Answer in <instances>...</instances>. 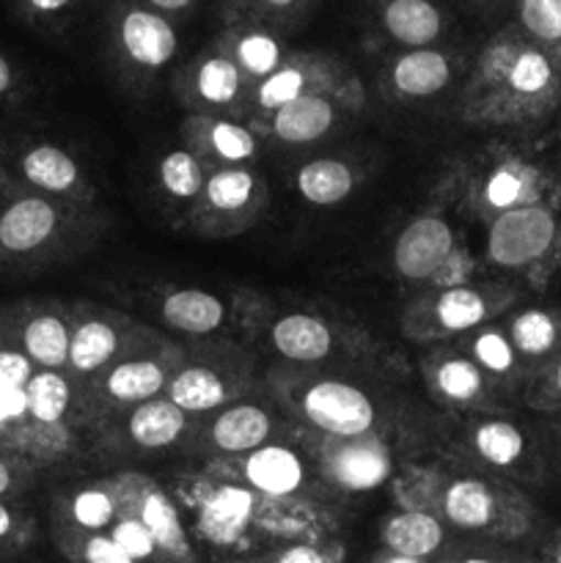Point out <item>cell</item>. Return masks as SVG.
<instances>
[{"label": "cell", "mask_w": 561, "mask_h": 563, "mask_svg": "<svg viewBox=\"0 0 561 563\" xmlns=\"http://www.w3.org/2000/svg\"><path fill=\"white\" fill-rule=\"evenodd\" d=\"M490 86L501 88L520 104L548 102L561 88V69L526 33L506 31L495 38L482 58Z\"/></svg>", "instance_id": "obj_1"}, {"label": "cell", "mask_w": 561, "mask_h": 563, "mask_svg": "<svg viewBox=\"0 0 561 563\" xmlns=\"http://www.w3.org/2000/svg\"><path fill=\"white\" fill-rule=\"evenodd\" d=\"M559 240V220L548 207L528 203L495 218L487 234V256L498 267L520 269L553 251Z\"/></svg>", "instance_id": "obj_2"}, {"label": "cell", "mask_w": 561, "mask_h": 563, "mask_svg": "<svg viewBox=\"0 0 561 563\" xmlns=\"http://www.w3.org/2000/svg\"><path fill=\"white\" fill-rule=\"evenodd\" d=\"M113 38L121 58L143 71L165 69L179 49V36L170 16L138 0H116Z\"/></svg>", "instance_id": "obj_3"}, {"label": "cell", "mask_w": 561, "mask_h": 563, "mask_svg": "<svg viewBox=\"0 0 561 563\" xmlns=\"http://www.w3.org/2000/svg\"><path fill=\"white\" fill-rule=\"evenodd\" d=\"M61 209L38 192H11L0 203V262H28L55 242Z\"/></svg>", "instance_id": "obj_4"}, {"label": "cell", "mask_w": 561, "mask_h": 563, "mask_svg": "<svg viewBox=\"0 0 561 563\" xmlns=\"http://www.w3.org/2000/svg\"><path fill=\"white\" fill-rule=\"evenodd\" d=\"M302 416L341 440L363 438L374 427V405L361 388L336 379H322L302 394Z\"/></svg>", "instance_id": "obj_5"}, {"label": "cell", "mask_w": 561, "mask_h": 563, "mask_svg": "<svg viewBox=\"0 0 561 563\" xmlns=\"http://www.w3.org/2000/svg\"><path fill=\"white\" fill-rule=\"evenodd\" d=\"M454 231L440 218H418L407 225L394 245V264L407 280H427L451 256Z\"/></svg>", "instance_id": "obj_6"}, {"label": "cell", "mask_w": 561, "mask_h": 563, "mask_svg": "<svg viewBox=\"0 0 561 563\" xmlns=\"http://www.w3.org/2000/svg\"><path fill=\"white\" fill-rule=\"evenodd\" d=\"M377 20L391 42L421 49L440 42L449 16L440 0H380Z\"/></svg>", "instance_id": "obj_7"}, {"label": "cell", "mask_w": 561, "mask_h": 563, "mask_svg": "<svg viewBox=\"0 0 561 563\" xmlns=\"http://www.w3.org/2000/svg\"><path fill=\"white\" fill-rule=\"evenodd\" d=\"M253 511H256V498H253L251 489L223 484L201 500L198 531L207 542L218 544V548H234L245 537Z\"/></svg>", "instance_id": "obj_8"}, {"label": "cell", "mask_w": 561, "mask_h": 563, "mask_svg": "<svg viewBox=\"0 0 561 563\" xmlns=\"http://www.w3.org/2000/svg\"><path fill=\"white\" fill-rule=\"evenodd\" d=\"M328 473L346 493H369L391 476V454L372 438H352L328 456Z\"/></svg>", "instance_id": "obj_9"}, {"label": "cell", "mask_w": 561, "mask_h": 563, "mask_svg": "<svg viewBox=\"0 0 561 563\" xmlns=\"http://www.w3.org/2000/svg\"><path fill=\"white\" fill-rule=\"evenodd\" d=\"M14 176L38 196H64L80 181V168L66 148L55 143H31L14 154Z\"/></svg>", "instance_id": "obj_10"}, {"label": "cell", "mask_w": 561, "mask_h": 563, "mask_svg": "<svg viewBox=\"0 0 561 563\" xmlns=\"http://www.w3.org/2000/svg\"><path fill=\"white\" fill-rule=\"evenodd\" d=\"M72 330L53 311H33L16 324L14 346L42 372H61L69 363Z\"/></svg>", "instance_id": "obj_11"}, {"label": "cell", "mask_w": 561, "mask_h": 563, "mask_svg": "<svg viewBox=\"0 0 561 563\" xmlns=\"http://www.w3.org/2000/svg\"><path fill=\"white\" fill-rule=\"evenodd\" d=\"M454 75V64L449 55L438 47L405 49L391 64V86L399 93L413 99L435 97L449 86Z\"/></svg>", "instance_id": "obj_12"}, {"label": "cell", "mask_w": 561, "mask_h": 563, "mask_svg": "<svg viewBox=\"0 0 561 563\" xmlns=\"http://www.w3.org/2000/svg\"><path fill=\"white\" fill-rule=\"evenodd\" d=\"M245 478L253 489L270 498L295 495L306 482L302 460L286 445H262L245 460Z\"/></svg>", "instance_id": "obj_13"}, {"label": "cell", "mask_w": 561, "mask_h": 563, "mask_svg": "<svg viewBox=\"0 0 561 563\" xmlns=\"http://www.w3.org/2000/svg\"><path fill=\"white\" fill-rule=\"evenodd\" d=\"M229 58L240 66V71L253 80H264L275 69L286 64V53L280 38L270 27L240 22L229 33Z\"/></svg>", "instance_id": "obj_14"}, {"label": "cell", "mask_w": 561, "mask_h": 563, "mask_svg": "<svg viewBox=\"0 0 561 563\" xmlns=\"http://www.w3.org/2000/svg\"><path fill=\"white\" fill-rule=\"evenodd\" d=\"M273 344L289 361L314 363L330 355L333 335L322 319L311 317V313H289L275 322Z\"/></svg>", "instance_id": "obj_15"}, {"label": "cell", "mask_w": 561, "mask_h": 563, "mask_svg": "<svg viewBox=\"0 0 561 563\" xmlns=\"http://www.w3.org/2000/svg\"><path fill=\"white\" fill-rule=\"evenodd\" d=\"M333 102L322 93H302L300 99L273 113V132L286 143H311L333 126Z\"/></svg>", "instance_id": "obj_16"}, {"label": "cell", "mask_w": 561, "mask_h": 563, "mask_svg": "<svg viewBox=\"0 0 561 563\" xmlns=\"http://www.w3.org/2000/svg\"><path fill=\"white\" fill-rule=\"evenodd\" d=\"M209 438L226 454H251L262 449L270 438V416L262 407L237 405L218 416L209 429Z\"/></svg>", "instance_id": "obj_17"}, {"label": "cell", "mask_w": 561, "mask_h": 563, "mask_svg": "<svg viewBox=\"0 0 561 563\" xmlns=\"http://www.w3.org/2000/svg\"><path fill=\"white\" fill-rule=\"evenodd\" d=\"M383 539L394 555L424 561L443 544V526L427 511H402L385 522Z\"/></svg>", "instance_id": "obj_18"}, {"label": "cell", "mask_w": 561, "mask_h": 563, "mask_svg": "<svg viewBox=\"0 0 561 563\" xmlns=\"http://www.w3.org/2000/svg\"><path fill=\"white\" fill-rule=\"evenodd\" d=\"M446 520L460 531H484L498 517V500L479 478H460L446 489Z\"/></svg>", "instance_id": "obj_19"}, {"label": "cell", "mask_w": 561, "mask_h": 563, "mask_svg": "<svg viewBox=\"0 0 561 563\" xmlns=\"http://www.w3.org/2000/svg\"><path fill=\"white\" fill-rule=\"evenodd\" d=\"M187 416L174 405L170 399H148L132 410L130 438L135 440L141 449H165V445L176 443L179 434L185 432Z\"/></svg>", "instance_id": "obj_20"}, {"label": "cell", "mask_w": 561, "mask_h": 563, "mask_svg": "<svg viewBox=\"0 0 561 563\" xmlns=\"http://www.w3.org/2000/svg\"><path fill=\"white\" fill-rule=\"evenodd\" d=\"M141 522L148 528L160 553H165L176 563L193 561V548L187 542L185 526H182L179 511L170 504L168 495L148 493L141 504Z\"/></svg>", "instance_id": "obj_21"}, {"label": "cell", "mask_w": 561, "mask_h": 563, "mask_svg": "<svg viewBox=\"0 0 561 563\" xmlns=\"http://www.w3.org/2000/svg\"><path fill=\"white\" fill-rule=\"evenodd\" d=\"M223 302L201 289H182L165 297L163 319L182 333H212L223 322Z\"/></svg>", "instance_id": "obj_22"}, {"label": "cell", "mask_w": 561, "mask_h": 563, "mask_svg": "<svg viewBox=\"0 0 561 563\" xmlns=\"http://www.w3.org/2000/svg\"><path fill=\"white\" fill-rule=\"evenodd\" d=\"M168 399L182 412H209L229 399V388L218 372L207 366H190L170 379Z\"/></svg>", "instance_id": "obj_23"}, {"label": "cell", "mask_w": 561, "mask_h": 563, "mask_svg": "<svg viewBox=\"0 0 561 563\" xmlns=\"http://www.w3.org/2000/svg\"><path fill=\"white\" fill-rule=\"evenodd\" d=\"M297 190L308 203L333 207L352 192V170L339 159H314L297 170Z\"/></svg>", "instance_id": "obj_24"}, {"label": "cell", "mask_w": 561, "mask_h": 563, "mask_svg": "<svg viewBox=\"0 0 561 563\" xmlns=\"http://www.w3.org/2000/svg\"><path fill=\"white\" fill-rule=\"evenodd\" d=\"M517 27L561 69V0H515Z\"/></svg>", "instance_id": "obj_25"}, {"label": "cell", "mask_w": 561, "mask_h": 563, "mask_svg": "<svg viewBox=\"0 0 561 563\" xmlns=\"http://www.w3.org/2000/svg\"><path fill=\"white\" fill-rule=\"evenodd\" d=\"M119 350V335L108 322L88 319L72 330L69 363L66 366L77 374H91L102 368Z\"/></svg>", "instance_id": "obj_26"}, {"label": "cell", "mask_w": 561, "mask_h": 563, "mask_svg": "<svg viewBox=\"0 0 561 563\" xmlns=\"http://www.w3.org/2000/svg\"><path fill=\"white\" fill-rule=\"evenodd\" d=\"M165 372L154 361H127L110 368L105 388L110 399L124 405H143L163 390Z\"/></svg>", "instance_id": "obj_27"}, {"label": "cell", "mask_w": 561, "mask_h": 563, "mask_svg": "<svg viewBox=\"0 0 561 563\" xmlns=\"http://www.w3.org/2000/svg\"><path fill=\"white\" fill-rule=\"evenodd\" d=\"M242 82H245V75L229 58L226 49L204 55L201 64L196 66V75H193V88L207 104L234 102L237 93L242 91Z\"/></svg>", "instance_id": "obj_28"}, {"label": "cell", "mask_w": 561, "mask_h": 563, "mask_svg": "<svg viewBox=\"0 0 561 563\" xmlns=\"http://www.w3.org/2000/svg\"><path fill=\"white\" fill-rule=\"evenodd\" d=\"M509 341L520 355L526 357H544L556 352L561 341V322L550 311H522L512 319Z\"/></svg>", "instance_id": "obj_29"}, {"label": "cell", "mask_w": 561, "mask_h": 563, "mask_svg": "<svg viewBox=\"0 0 561 563\" xmlns=\"http://www.w3.org/2000/svg\"><path fill=\"white\" fill-rule=\"evenodd\" d=\"M473 449L495 467H512L526 454V434L509 421H487L473 432Z\"/></svg>", "instance_id": "obj_30"}, {"label": "cell", "mask_w": 561, "mask_h": 563, "mask_svg": "<svg viewBox=\"0 0 561 563\" xmlns=\"http://www.w3.org/2000/svg\"><path fill=\"white\" fill-rule=\"evenodd\" d=\"M311 86V66L297 64V60H286L280 69H275L273 75H267L264 80H258L256 86V102L264 110H280L289 102L300 99L302 93H308Z\"/></svg>", "instance_id": "obj_31"}, {"label": "cell", "mask_w": 561, "mask_h": 563, "mask_svg": "<svg viewBox=\"0 0 561 563\" xmlns=\"http://www.w3.org/2000/svg\"><path fill=\"white\" fill-rule=\"evenodd\" d=\"M25 390L28 410L36 423H58L69 410V383L61 372H36Z\"/></svg>", "instance_id": "obj_32"}, {"label": "cell", "mask_w": 561, "mask_h": 563, "mask_svg": "<svg viewBox=\"0 0 561 563\" xmlns=\"http://www.w3.org/2000/svg\"><path fill=\"white\" fill-rule=\"evenodd\" d=\"M534 192H537V187H534V174L526 168H517V165L495 168L493 174H490L487 185H484V198H487L490 207L498 209V214L534 203L531 198H537Z\"/></svg>", "instance_id": "obj_33"}, {"label": "cell", "mask_w": 561, "mask_h": 563, "mask_svg": "<svg viewBox=\"0 0 561 563\" xmlns=\"http://www.w3.org/2000/svg\"><path fill=\"white\" fill-rule=\"evenodd\" d=\"M435 313H438L440 328L451 330V333H462V330H471L484 322V317H487V300L479 291L465 289V286H454V289L443 291L438 297Z\"/></svg>", "instance_id": "obj_34"}, {"label": "cell", "mask_w": 561, "mask_h": 563, "mask_svg": "<svg viewBox=\"0 0 561 563\" xmlns=\"http://www.w3.org/2000/svg\"><path fill=\"white\" fill-rule=\"evenodd\" d=\"M253 187H256V181H253L251 170L223 168L209 176L204 190H207L209 207L220 209V212H240L253 198Z\"/></svg>", "instance_id": "obj_35"}, {"label": "cell", "mask_w": 561, "mask_h": 563, "mask_svg": "<svg viewBox=\"0 0 561 563\" xmlns=\"http://www.w3.org/2000/svg\"><path fill=\"white\" fill-rule=\"evenodd\" d=\"M435 383H438L440 394L451 401H473L484 390L482 368L465 357H451V361L440 363Z\"/></svg>", "instance_id": "obj_36"}, {"label": "cell", "mask_w": 561, "mask_h": 563, "mask_svg": "<svg viewBox=\"0 0 561 563\" xmlns=\"http://www.w3.org/2000/svg\"><path fill=\"white\" fill-rule=\"evenodd\" d=\"M160 181L174 198H196L204 187V174L190 152H170L160 163Z\"/></svg>", "instance_id": "obj_37"}, {"label": "cell", "mask_w": 561, "mask_h": 563, "mask_svg": "<svg viewBox=\"0 0 561 563\" xmlns=\"http://www.w3.org/2000/svg\"><path fill=\"white\" fill-rule=\"evenodd\" d=\"M69 515L72 522H75L80 531L86 533H102L105 528L113 526L116 517V506L113 498L102 489H82L72 498L69 504Z\"/></svg>", "instance_id": "obj_38"}, {"label": "cell", "mask_w": 561, "mask_h": 563, "mask_svg": "<svg viewBox=\"0 0 561 563\" xmlns=\"http://www.w3.org/2000/svg\"><path fill=\"white\" fill-rule=\"evenodd\" d=\"M473 357L476 366L490 374H509L517 363V350L512 346L509 335L498 333V330H484L473 341Z\"/></svg>", "instance_id": "obj_39"}, {"label": "cell", "mask_w": 561, "mask_h": 563, "mask_svg": "<svg viewBox=\"0 0 561 563\" xmlns=\"http://www.w3.org/2000/svg\"><path fill=\"white\" fill-rule=\"evenodd\" d=\"M108 537L113 539V542L135 563H148L160 555L157 544H154L152 533L143 526L141 517H124V520H119L116 526H110Z\"/></svg>", "instance_id": "obj_40"}, {"label": "cell", "mask_w": 561, "mask_h": 563, "mask_svg": "<svg viewBox=\"0 0 561 563\" xmlns=\"http://www.w3.org/2000/svg\"><path fill=\"white\" fill-rule=\"evenodd\" d=\"M240 22L267 27L270 22H280L284 16L297 14L308 5V0H231Z\"/></svg>", "instance_id": "obj_41"}, {"label": "cell", "mask_w": 561, "mask_h": 563, "mask_svg": "<svg viewBox=\"0 0 561 563\" xmlns=\"http://www.w3.org/2000/svg\"><path fill=\"white\" fill-rule=\"evenodd\" d=\"M209 141H212L215 152L229 159V163H242V159L253 157V152H256L253 135L237 121H218L209 132Z\"/></svg>", "instance_id": "obj_42"}, {"label": "cell", "mask_w": 561, "mask_h": 563, "mask_svg": "<svg viewBox=\"0 0 561 563\" xmlns=\"http://www.w3.org/2000/svg\"><path fill=\"white\" fill-rule=\"evenodd\" d=\"M82 0H11L16 14L33 27L61 25L72 16V11L80 9Z\"/></svg>", "instance_id": "obj_43"}, {"label": "cell", "mask_w": 561, "mask_h": 563, "mask_svg": "<svg viewBox=\"0 0 561 563\" xmlns=\"http://www.w3.org/2000/svg\"><path fill=\"white\" fill-rule=\"evenodd\" d=\"M28 542V517L16 498H0V561L20 553Z\"/></svg>", "instance_id": "obj_44"}, {"label": "cell", "mask_w": 561, "mask_h": 563, "mask_svg": "<svg viewBox=\"0 0 561 563\" xmlns=\"http://www.w3.org/2000/svg\"><path fill=\"white\" fill-rule=\"evenodd\" d=\"M82 563H135L108 533H88L77 550Z\"/></svg>", "instance_id": "obj_45"}, {"label": "cell", "mask_w": 561, "mask_h": 563, "mask_svg": "<svg viewBox=\"0 0 561 563\" xmlns=\"http://www.w3.org/2000/svg\"><path fill=\"white\" fill-rule=\"evenodd\" d=\"M25 484V471L9 456H0V498H16Z\"/></svg>", "instance_id": "obj_46"}, {"label": "cell", "mask_w": 561, "mask_h": 563, "mask_svg": "<svg viewBox=\"0 0 561 563\" xmlns=\"http://www.w3.org/2000/svg\"><path fill=\"white\" fill-rule=\"evenodd\" d=\"M273 563H328V555L314 544H292L284 553H278Z\"/></svg>", "instance_id": "obj_47"}, {"label": "cell", "mask_w": 561, "mask_h": 563, "mask_svg": "<svg viewBox=\"0 0 561 563\" xmlns=\"http://www.w3.org/2000/svg\"><path fill=\"white\" fill-rule=\"evenodd\" d=\"M16 86H20V71H16L14 60L9 55L0 53V102L9 99L16 91Z\"/></svg>", "instance_id": "obj_48"}, {"label": "cell", "mask_w": 561, "mask_h": 563, "mask_svg": "<svg viewBox=\"0 0 561 563\" xmlns=\"http://www.w3.org/2000/svg\"><path fill=\"white\" fill-rule=\"evenodd\" d=\"M138 3L148 5V9L160 11V14H165V16H176V14H185V11H190L198 0H138Z\"/></svg>", "instance_id": "obj_49"}, {"label": "cell", "mask_w": 561, "mask_h": 563, "mask_svg": "<svg viewBox=\"0 0 561 563\" xmlns=\"http://www.w3.org/2000/svg\"><path fill=\"white\" fill-rule=\"evenodd\" d=\"M550 390H553L556 399L561 401V357H559V363L553 366V374H550Z\"/></svg>", "instance_id": "obj_50"}, {"label": "cell", "mask_w": 561, "mask_h": 563, "mask_svg": "<svg viewBox=\"0 0 561 563\" xmlns=\"http://www.w3.org/2000/svg\"><path fill=\"white\" fill-rule=\"evenodd\" d=\"M11 192H14V190H11L9 174H6V170H3V165H0V203H3L6 198L11 196Z\"/></svg>", "instance_id": "obj_51"}, {"label": "cell", "mask_w": 561, "mask_h": 563, "mask_svg": "<svg viewBox=\"0 0 561 563\" xmlns=\"http://www.w3.org/2000/svg\"><path fill=\"white\" fill-rule=\"evenodd\" d=\"M457 563H501V561L490 559V555H468V559H460Z\"/></svg>", "instance_id": "obj_52"}, {"label": "cell", "mask_w": 561, "mask_h": 563, "mask_svg": "<svg viewBox=\"0 0 561 563\" xmlns=\"http://www.w3.org/2000/svg\"><path fill=\"white\" fill-rule=\"evenodd\" d=\"M380 563H424V561H416V559H405V555H394L391 553L388 559H383Z\"/></svg>", "instance_id": "obj_53"}, {"label": "cell", "mask_w": 561, "mask_h": 563, "mask_svg": "<svg viewBox=\"0 0 561 563\" xmlns=\"http://www.w3.org/2000/svg\"><path fill=\"white\" fill-rule=\"evenodd\" d=\"M550 563H561V542H559V548L553 550V559H550Z\"/></svg>", "instance_id": "obj_54"}]
</instances>
